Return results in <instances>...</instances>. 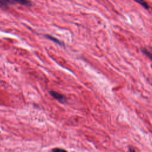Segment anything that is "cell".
<instances>
[{
	"mask_svg": "<svg viewBox=\"0 0 152 152\" xmlns=\"http://www.w3.org/2000/svg\"><path fill=\"white\" fill-rule=\"evenodd\" d=\"M52 151H65V150L64 149H61V148H55V149H53Z\"/></svg>",
	"mask_w": 152,
	"mask_h": 152,
	"instance_id": "52a82bcc",
	"label": "cell"
},
{
	"mask_svg": "<svg viewBox=\"0 0 152 152\" xmlns=\"http://www.w3.org/2000/svg\"><path fill=\"white\" fill-rule=\"evenodd\" d=\"M0 8H4V9H7V8H8V6H7L6 5H5L2 2L0 1Z\"/></svg>",
	"mask_w": 152,
	"mask_h": 152,
	"instance_id": "8992f818",
	"label": "cell"
},
{
	"mask_svg": "<svg viewBox=\"0 0 152 152\" xmlns=\"http://www.w3.org/2000/svg\"><path fill=\"white\" fill-rule=\"evenodd\" d=\"M0 1L7 6L15 4H20L26 7H31L32 5V2L30 0H0Z\"/></svg>",
	"mask_w": 152,
	"mask_h": 152,
	"instance_id": "6da1fadb",
	"label": "cell"
},
{
	"mask_svg": "<svg viewBox=\"0 0 152 152\" xmlns=\"http://www.w3.org/2000/svg\"><path fill=\"white\" fill-rule=\"evenodd\" d=\"M134 1H135L137 3L139 4L140 5H141V6H142L145 9L147 10L150 9V6L148 4L145 0H134Z\"/></svg>",
	"mask_w": 152,
	"mask_h": 152,
	"instance_id": "3957f363",
	"label": "cell"
},
{
	"mask_svg": "<svg viewBox=\"0 0 152 152\" xmlns=\"http://www.w3.org/2000/svg\"><path fill=\"white\" fill-rule=\"evenodd\" d=\"M45 36H46L48 39H50V40L53 41L54 42H55V43H58V44H59V45H63L62 43H61V41H59L58 39H57L56 38H55V37H53V36H50V35H45Z\"/></svg>",
	"mask_w": 152,
	"mask_h": 152,
	"instance_id": "277c9868",
	"label": "cell"
},
{
	"mask_svg": "<svg viewBox=\"0 0 152 152\" xmlns=\"http://www.w3.org/2000/svg\"><path fill=\"white\" fill-rule=\"evenodd\" d=\"M141 50H142V52L144 54H145L149 58L151 59V53H150L147 49H145V48H142V49H141Z\"/></svg>",
	"mask_w": 152,
	"mask_h": 152,
	"instance_id": "5b68a950",
	"label": "cell"
},
{
	"mask_svg": "<svg viewBox=\"0 0 152 152\" xmlns=\"http://www.w3.org/2000/svg\"><path fill=\"white\" fill-rule=\"evenodd\" d=\"M50 94L52 97H53L55 99H56L57 100L61 103H64L66 101L65 97L58 92L55 91H50Z\"/></svg>",
	"mask_w": 152,
	"mask_h": 152,
	"instance_id": "7a4b0ae2",
	"label": "cell"
}]
</instances>
